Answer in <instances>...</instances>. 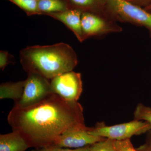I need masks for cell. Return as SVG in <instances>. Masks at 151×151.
<instances>
[{
	"instance_id": "obj_1",
	"label": "cell",
	"mask_w": 151,
	"mask_h": 151,
	"mask_svg": "<svg viewBox=\"0 0 151 151\" xmlns=\"http://www.w3.org/2000/svg\"><path fill=\"white\" fill-rule=\"evenodd\" d=\"M8 122L13 131L19 132L30 147L36 149L52 145L68 131L87 128L81 104L55 93L28 107L14 106Z\"/></svg>"
},
{
	"instance_id": "obj_2",
	"label": "cell",
	"mask_w": 151,
	"mask_h": 151,
	"mask_svg": "<svg viewBox=\"0 0 151 151\" xmlns=\"http://www.w3.org/2000/svg\"><path fill=\"white\" fill-rule=\"evenodd\" d=\"M20 59L27 73H37L49 80L73 70L78 63L74 50L63 42L27 47L20 52Z\"/></svg>"
},
{
	"instance_id": "obj_3",
	"label": "cell",
	"mask_w": 151,
	"mask_h": 151,
	"mask_svg": "<svg viewBox=\"0 0 151 151\" xmlns=\"http://www.w3.org/2000/svg\"><path fill=\"white\" fill-rule=\"evenodd\" d=\"M151 129L149 122L134 120L132 122L112 126H106L103 123L97 124L94 128H89L91 134L116 141L130 139L132 136L141 135Z\"/></svg>"
},
{
	"instance_id": "obj_4",
	"label": "cell",
	"mask_w": 151,
	"mask_h": 151,
	"mask_svg": "<svg viewBox=\"0 0 151 151\" xmlns=\"http://www.w3.org/2000/svg\"><path fill=\"white\" fill-rule=\"evenodd\" d=\"M22 96L14 106L24 108L36 104L53 94L50 81L36 73H28Z\"/></svg>"
},
{
	"instance_id": "obj_5",
	"label": "cell",
	"mask_w": 151,
	"mask_h": 151,
	"mask_svg": "<svg viewBox=\"0 0 151 151\" xmlns=\"http://www.w3.org/2000/svg\"><path fill=\"white\" fill-rule=\"evenodd\" d=\"M117 18L133 24L145 27L151 32V12L127 0H106Z\"/></svg>"
},
{
	"instance_id": "obj_6",
	"label": "cell",
	"mask_w": 151,
	"mask_h": 151,
	"mask_svg": "<svg viewBox=\"0 0 151 151\" xmlns=\"http://www.w3.org/2000/svg\"><path fill=\"white\" fill-rule=\"evenodd\" d=\"M50 82L53 93L67 101L77 102L83 91L81 74L73 70L57 76Z\"/></svg>"
},
{
	"instance_id": "obj_7",
	"label": "cell",
	"mask_w": 151,
	"mask_h": 151,
	"mask_svg": "<svg viewBox=\"0 0 151 151\" xmlns=\"http://www.w3.org/2000/svg\"><path fill=\"white\" fill-rule=\"evenodd\" d=\"M81 26L85 40L90 37L97 36L122 30L113 22H108L103 18L88 12H82Z\"/></svg>"
},
{
	"instance_id": "obj_8",
	"label": "cell",
	"mask_w": 151,
	"mask_h": 151,
	"mask_svg": "<svg viewBox=\"0 0 151 151\" xmlns=\"http://www.w3.org/2000/svg\"><path fill=\"white\" fill-rule=\"evenodd\" d=\"M89 130V127H87L68 131L60 136L52 145L67 148H80L92 145L106 139L91 134Z\"/></svg>"
},
{
	"instance_id": "obj_9",
	"label": "cell",
	"mask_w": 151,
	"mask_h": 151,
	"mask_svg": "<svg viewBox=\"0 0 151 151\" xmlns=\"http://www.w3.org/2000/svg\"><path fill=\"white\" fill-rule=\"evenodd\" d=\"M82 12L76 9H70L64 12L45 14L61 22L72 31L80 42L84 40L81 26Z\"/></svg>"
},
{
	"instance_id": "obj_10",
	"label": "cell",
	"mask_w": 151,
	"mask_h": 151,
	"mask_svg": "<svg viewBox=\"0 0 151 151\" xmlns=\"http://www.w3.org/2000/svg\"><path fill=\"white\" fill-rule=\"evenodd\" d=\"M30 148L27 141L19 132L0 135V151H26Z\"/></svg>"
},
{
	"instance_id": "obj_11",
	"label": "cell",
	"mask_w": 151,
	"mask_h": 151,
	"mask_svg": "<svg viewBox=\"0 0 151 151\" xmlns=\"http://www.w3.org/2000/svg\"><path fill=\"white\" fill-rule=\"evenodd\" d=\"M25 81L7 82L0 85V99H12L15 103L21 98L23 93Z\"/></svg>"
},
{
	"instance_id": "obj_12",
	"label": "cell",
	"mask_w": 151,
	"mask_h": 151,
	"mask_svg": "<svg viewBox=\"0 0 151 151\" xmlns=\"http://www.w3.org/2000/svg\"><path fill=\"white\" fill-rule=\"evenodd\" d=\"M38 8L41 14L60 12L70 9L64 0H38Z\"/></svg>"
},
{
	"instance_id": "obj_13",
	"label": "cell",
	"mask_w": 151,
	"mask_h": 151,
	"mask_svg": "<svg viewBox=\"0 0 151 151\" xmlns=\"http://www.w3.org/2000/svg\"><path fill=\"white\" fill-rule=\"evenodd\" d=\"M24 11L28 15L41 14L38 8V0H9Z\"/></svg>"
},
{
	"instance_id": "obj_14",
	"label": "cell",
	"mask_w": 151,
	"mask_h": 151,
	"mask_svg": "<svg viewBox=\"0 0 151 151\" xmlns=\"http://www.w3.org/2000/svg\"><path fill=\"white\" fill-rule=\"evenodd\" d=\"M134 120L145 121L151 124V108L139 103L134 112Z\"/></svg>"
},
{
	"instance_id": "obj_15",
	"label": "cell",
	"mask_w": 151,
	"mask_h": 151,
	"mask_svg": "<svg viewBox=\"0 0 151 151\" xmlns=\"http://www.w3.org/2000/svg\"><path fill=\"white\" fill-rule=\"evenodd\" d=\"M115 142L114 140L105 139L90 146L89 151H117Z\"/></svg>"
},
{
	"instance_id": "obj_16",
	"label": "cell",
	"mask_w": 151,
	"mask_h": 151,
	"mask_svg": "<svg viewBox=\"0 0 151 151\" xmlns=\"http://www.w3.org/2000/svg\"><path fill=\"white\" fill-rule=\"evenodd\" d=\"M90 146L78 149H70L51 145L35 150V151H89Z\"/></svg>"
},
{
	"instance_id": "obj_17",
	"label": "cell",
	"mask_w": 151,
	"mask_h": 151,
	"mask_svg": "<svg viewBox=\"0 0 151 151\" xmlns=\"http://www.w3.org/2000/svg\"><path fill=\"white\" fill-rule=\"evenodd\" d=\"M115 147L117 151H139L132 145L130 139L122 141H116Z\"/></svg>"
},
{
	"instance_id": "obj_18",
	"label": "cell",
	"mask_w": 151,
	"mask_h": 151,
	"mask_svg": "<svg viewBox=\"0 0 151 151\" xmlns=\"http://www.w3.org/2000/svg\"><path fill=\"white\" fill-rule=\"evenodd\" d=\"M71 4L80 8H91L97 3V0H69Z\"/></svg>"
},
{
	"instance_id": "obj_19",
	"label": "cell",
	"mask_w": 151,
	"mask_h": 151,
	"mask_svg": "<svg viewBox=\"0 0 151 151\" xmlns=\"http://www.w3.org/2000/svg\"><path fill=\"white\" fill-rule=\"evenodd\" d=\"M12 55L7 51L1 50L0 51V68L4 70L11 62Z\"/></svg>"
},
{
	"instance_id": "obj_20",
	"label": "cell",
	"mask_w": 151,
	"mask_h": 151,
	"mask_svg": "<svg viewBox=\"0 0 151 151\" xmlns=\"http://www.w3.org/2000/svg\"><path fill=\"white\" fill-rule=\"evenodd\" d=\"M147 140L145 144L141 146L138 150H140L151 151V129L147 132Z\"/></svg>"
},
{
	"instance_id": "obj_21",
	"label": "cell",
	"mask_w": 151,
	"mask_h": 151,
	"mask_svg": "<svg viewBox=\"0 0 151 151\" xmlns=\"http://www.w3.org/2000/svg\"><path fill=\"white\" fill-rule=\"evenodd\" d=\"M130 2H137L138 3H140L141 4H148V6L151 4V0H127Z\"/></svg>"
},
{
	"instance_id": "obj_22",
	"label": "cell",
	"mask_w": 151,
	"mask_h": 151,
	"mask_svg": "<svg viewBox=\"0 0 151 151\" xmlns=\"http://www.w3.org/2000/svg\"><path fill=\"white\" fill-rule=\"evenodd\" d=\"M146 10L148 11L149 12H151V4L147 6Z\"/></svg>"
},
{
	"instance_id": "obj_23",
	"label": "cell",
	"mask_w": 151,
	"mask_h": 151,
	"mask_svg": "<svg viewBox=\"0 0 151 151\" xmlns=\"http://www.w3.org/2000/svg\"><path fill=\"white\" fill-rule=\"evenodd\" d=\"M137 150H139V151H145V150H138L137 149Z\"/></svg>"
},
{
	"instance_id": "obj_24",
	"label": "cell",
	"mask_w": 151,
	"mask_h": 151,
	"mask_svg": "<svg viewBox=\"0 0 151 151\" xmlns=\"http://www.w3.org/2000/svg\"><path fill=\"white\" fill-rule=\"evenodd\" d=\"M150 32V35H151V32Z\"/></svg>"
},
{
	"instance_id": "obj_25",
	"label": "cell",
	"mask_w": 151,
	"mask_h": 151,
	"mask_svg": "<svg viewBox=\"0 0 151 151\" xmlns=\"http://www.w3.org/2000/svg\"><path fill=\"white\" fill-rule=\"evenodd\" d=\"M31 151H35V150H32Z\"/></svg>"
},
{
	"instance_id": "obj_26",
	"label": "cell",
	"mask_w": 151,
	"mask_h": 151,
	"mask_svg": "<svg viewBox=\"0 0 151 151\" xmlns=\"http://www.w3.org/2000/svg\"></svg>"
}]
</instances>
